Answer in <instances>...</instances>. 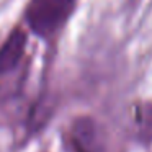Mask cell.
Instances as JSON below:
<instances>
[{
	"label": "cell",
	"instance_id": "cell-2",
	"mask_svg": "<svg viewBox=\"0 0 152 152\" xmlns=\"http://www.w3.org/2000/svg\"><path fill=\"white\" fill-rule=\"evenodd\" d=\"M70 145L75 152H108V137L92 118H79L70 126Z\"/></svg>",
	"mask_w": 152,
	"mask_h": 152
},
{
	"label": "cell",
	"instance_id": "cell-3",
	"mask_svg": "<svg viewBox=\"0 0 152 152\" xmlns=\"http://www.w3.org/2000/svg\"><path fill=\"white\" fill-rule=\"evenodd\" d=\"M26 49V34L15 30L0 48V74H7L20 64Z\"/></svg>",
	"mask_w": 152,
	"mask_h": 152
},
{
	"label": "cell",
	"instance_id": "cell-1",
	"mask_svg": "<svg viewBox=\"0 0 152 152\" xmlns=\"http://www.w3.org/2000/svg\"><path fill=\"white\" fill-rule=\"evenodd\" d=\"M77 0H30L26 21L33 33L43 38L56 34L64 26Z\"/></svg>",
	"mask_w": 152,
	"mask_h": 152
}]
</instances>
